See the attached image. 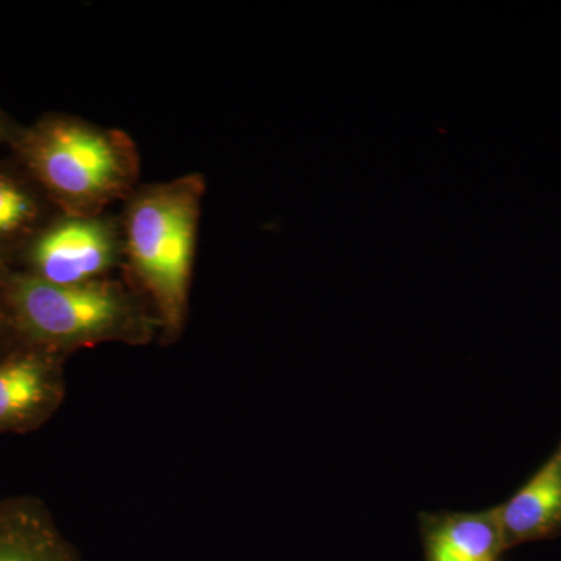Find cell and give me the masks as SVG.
I'll return each mask as SVG.
<instances>
[{
    "mask_svg": "<svg viewBox=\"0 0 561 561\" xmlns=\"http://www.w3.org/2000/svg\"><path fill=\"white\" fill-rule=\"evenodd\" d=\"M61 210L13 157L0 158V265L10 267Z\"/></svg>",
    "mask_w": 561,
    "mask_h": 561,
    "instance_id": "ba28073f",
    "label": "cell"
},
{
    "mask_svg": "<svg viewBox=\"0 0 561 561\" xmlns=\"http://www.w3.org/2000/svg\"><path fill=\"white\" fill-rule=\"evenodd\" d=\"M206 179L187 173L139 184L122 203L124 272L149 301L165 342L186 327Z\"/></svg>",
    "mask_w": 561,
    "mask_h": 561,
    "instance_id": "6da1fadb",
    "label": "cell"
},
{
    "mask_svg": "<svg viewBox=\"0 0 561 561\" xmlns=\"http://www.w3.org/2000/svg\"><path fill=\"white\" fill-rule=\"evenodd\" d=\"M61 354L20 343L0 357V435L43 427L66 394Z\"/></svg>",
    "mask_w": 561,
    "mask_h": 561,
    "instance_id": "5b68a950",
    "label": "cell"
},
{
    "mask_svg": "<svg viewBox=\"0 0 561 561\" xmlns=\"http://www.w3.org/2000/svg\"><path fill=\"white\" fill-rule=\"evenodd\" d=\"M21 342L68 357L103 343L147 345L160 321L130 280L55 286L0 265Z\"/></svg>",
    "mask_w": 561,
    "mask_h": 561,
    "instance_id": "3957f363",
    "label": "cell"
},
{
    "mask_svg": "<svg viewBox=\"0 0 561 561\" xmlns=\"http://www.w3.org/2000/svg\"><path fill=\"white\" fill-rule=\"evenodd\" d=\"M22 125L0 108V150L10 149L11 142L16 138Z\"/></svg>",
    "mask_w": 561,
    "mask_h": 561,
    "instance_id": "8fae6325",
    "label": "cell"
},
{
    "mask_svg": "<svg viewBox=\"0 0 561 561\" xmlns=\"http://www.w3.org/2000/svg\"><path fill=\"white\" fill-rule=\"evenodd\" d=\"M505 548L561 535V443L515 494L497 505Z\"/></svg>",
    "mask_w": 561,
    "mask_h": 561,
    "instance_id": "8992f818",
    "label": "cell"
},
{
    "mask_svg": "<svg viewBox=\"0 0 561 561\" xmlns=\"http://www.w3.org/2000/svg\"><path fill=\"white\" fill-rule=\"evenodd\" d=\"M0 561H81L44 502L33 496L0 501Z\"/></svg>",
    "mask_w": 561,
    "mask_h": 561,
    "instance_id": "9c48e42d",
    "label": "cell"
},
{
    "mask_svg": "<svg viewBox=\"0 0 561 561\" xmlns=\"http://www.w3.org/2000/svg\"><path fill=\"white\" fill-rule=\"evenodd\" d=\"M9 268L55 286L111 278L124 268L119 214L60 213L18 254Z\"/></svg>",
    "mask_w": 561,
    "mask_h": 561,
    "instance_id": "277c9868",
    "label": "cell"
},
{
    "mask_svg": "<svg viewBox=\"0 0 561 561\" xmlns=\"http://www.w3.org/2000/svg\"><path fill=\"white\" fill-rule=\"evenodd\" d=\"M424 561H502L507 551L496 507L420 516Z\"/></svg>",
    "mask_w": 561,
    "mask_h": 561,
    "instance_id": "52a82bcc",
    "label": "cell"
},
{
    "mask_svg": "<svg viewBox=\"0 0 561 561\" xmlns=\"http://www.w3.org/2000/svg\"><path fill=\"white\" fill-rule=\"evenodd\" d=\"M20 343H22L20 334H18L13 312H11L2 276H0V357L9 353L10 350H13L14 346L20 345Z\"/></svg>",
    "mask_w": 561,
    "mask_h": 561,
    "instance_id": "30bf717a",
    "label": "cell"
},
{
    "mask_svg": "<svg viewBox=\"0 0 561 561\" xmlns=\"http://www.w3.org/2000/svg\"><path fill=\"white\" fill-rule=\"evenodd\" d=\"M9 150L61 213H108L140 184L131 136L73 114L47 113L22 125Z\"/></svg>",
    "mask_w": 561,
    "mask_h": 561,
    "instance_id": "7a4b0ae2",
    "label": "cell"
}]
</instances>
